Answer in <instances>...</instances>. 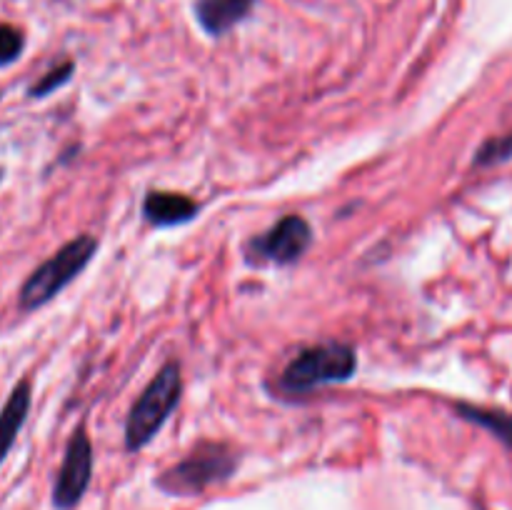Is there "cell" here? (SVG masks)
I'll return each mask as SVG.
<instances>
[{
	"label": "cell",
	"mask_w": 512,
	"mask_h": 510,
	"mask_svg": "<svg viewBox=\"0 0 512 510\" xmlns=\"http://www.w3.org/2000/svg\"><path fill=\"white\" fill-rule=\"evenodd\" d=\"M200 205L183 193L150 190L143 200V218L155 228H175L198 218Z\"/></svg>",
	"instance_id": "cell-7"
},
{
	"label": "cell",
	"mask_w": 512,
	"mask_h": 510,
	"mask_svg": "<svg viewBox=\"0 0 512 510\" xmlns=\"http://www.w3.org/2000/svg\"><path fill=\"white\" fill-rule=\"evenodd\" d=\"M180 395H183V373H180L178 360H168L163 368L155 373L148 388L140 393L125 418V448L130 453L143 450L155 435L160 433L173 410L178 408Z\"/></svg>",
	"instance_id": "cell-2"
},
{
	"label": "cell",
	"mask_w": 512,
	"mask_h": 510,
	"mask_svg": "<svg viewBox=\"0 0 512 510\" xmlns=\"http://www.w3.org/2000/svg\"><path fill=\"white\" fill-rule=\"evenodd\" d=\"M0 178H3V170H0Z\"/></svg>",
	"instance_id": "cell-14"
},
{
	"label": "cell",
	"mask_w": 512,
	"mask_h": 510,
	"mask_svg": "<svg viewBox=\"0 0 512 510\" xmlns=\"http://www.w3.org/2000/svg\"><path fill=\"white\" fill-rule=\"evenodd\" d=\"M93 478V445L83 428L75 430L65 448L58 478L53 485V505L58 510H73L83 500Z\"/></svg>",
	"instance_id": "cell-6"
},
{
	"label": "cell",
	"mask_w": 512,
	"mask_h": 510,
	"mask_svg": "<svg viewBox=\"0 0 512 510\" xmlns=\"http://www.w3.org/2000/svg\"><path fill=\"white\" fill-rule=\"evenodd\" d=\"M313 245V228L303 215H285L278 223L270 225L265 233L255 235L245 245V255L250 263H270L285 268L303 258Z\"/></svg>",
	"instance_id": "cell-5"
},
{
	"label": "cell",
	"mask_w": 512,
	"mask_h": 510,
	"mask_svg": "<svg viewBox=\"0 0 512 510\" xmlns=\"http://www.w3.org/2000/svg\"><path fill=\"white\" fill-rule=\"evenodd\" d=\"M512 158V130L500 135V138H490L483 143L475 153V165H498Z\"/></svg>",
	"instance_id": "cell-12"
},
{
	"label": "cell",
	"mask_w": 512,
	"mask_h": 510,
	"mask_svg": "<svg viewBox=\"0 0 512 510\" xmlns=\"http://www.w3.org/2000/svg\"><path fill=\"white\" fill-rule=\"evenodd\" d=\"M253 3L255 0H195V18L205 33L220 38L248 18Z\"/></svg>",
	"instance_id": "cell-8"
},
{
	"label": "cell",
	"mask_w": 512,
	"mask_h": 510,
	"mask_svg": "<svg viewBox=\"0 0 512 510\" xmlns=\"http://www.w3.org/2000/svg\"><path fill=\"white\" fill-rule=\"evenodd\" d=\"M25 48L23 30L13 25H0V65H10L20 58Z\"/></svg>",
	"instance_id": "cell-13"
},
{
	"label": "cell",
	"mask_w": 512,
	"mask_h": 510,
	"mask_svg": "<svg viewBox=\"0 0 512 510\" xmlns=\"http://www.w3.org/2000/svg\"><path fill=\"white\" fill-rule=\"evenodd\" d=\"M73 73H75V63H70L68 60V63L58 65V68L48 70V73H45L35 85H30L28 95L30 98H45V95H50V93H55L58 88H63V85L73 78Z\"/></svg>",
	"instance_id": "cell-11"
},
{
	"label": "cell",
	"mask_w": 512,
	"mask_h": 510,
	"mask_svg": "<svg viewBox=\"0 0 512 510\" xmlns=\"http://www.w3.org/2000/svg\"><path fill=\"white\" fill-rule=\"evenodd\" d=\"M238 463L240 455L230 445L203 440L180 463L165 470L155 485L175 498H190L205 493L210 485L225 483L238 470Z\"/></svg>",
	"instance_id": "cell-3"
},
{
	"label": "cell",
	"mask_w": 512,
	"mask_h": 510,
	"mask_svg": "<svg viewBox=\"0 0 512 510\" xmlns=\"http://www.w3.org/2000/svg\"><path fill=\"white\" fill-rule=\"evenodd\" d=\"M98 250V240L90 233L78 235V238L68 240L58 253L50 255L45 263H40L28 280L20 288V310H38L45 303L63 293L80 273L90 265Z\"/></svg>",
	"instance_id": "cell-4"
},
{
	"label": "cell",
	"mask_w": 512,
	"mask_h": 510,
	"mask_svg": "<svg viewBox=\"0 0 512 510\" xmlns=\"http://www.w3.org/2000/svg\"><path fill=\"white\" fill-rule=\"evenodd\" d=\"M30 383L28 380H20L13 388L10 398L5 400L3 410H0V463L5 460V455L10 453V448L15 445L20 428L25 425V418L30 413Z\"/></svg>",
	"instance_id": "cell-9"
},
{
	"label": "cell",
	"mask_w": 512,
	"mask_h": 510,
	"mask_svg": "<svg viewBox=\"0 0 512 510\" xmlns=\"http://www.w3.org/2000/svg\"><path fill=\"white\" fill-rule=\"evenodd\" d=\"M455 413L463 420L480 425V428L490 430L498 440H503L505 445L512 450V415L505 410L495 408H483V405L473 403H455Z\"/></svg>",
	"instance_id": "cell-10"
},
{
	"label": "cell",
	"mask_w": 512,
	"mask_h": 510,
	"mask_svg": "<svg viewBox=\"0 0 512 510\" xmlns=\"http://www.w3.org/2000/svg\"><path fill=\"white\" fill-rule=\"evenodd\" d=\"M358 370V353L340 340L310 345L288 360L278 380V393L308 395L323 385L345 383Z\"/></svg>",
	"instance_id": "cell-1"
}]
</instances>
